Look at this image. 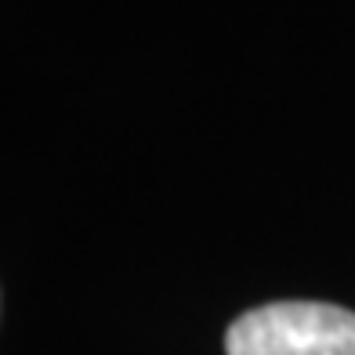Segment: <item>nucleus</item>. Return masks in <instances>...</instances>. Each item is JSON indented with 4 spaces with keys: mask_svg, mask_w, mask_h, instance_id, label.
<instances>
[{
    "mask_svg": "<svg viewBox=\"0 0 355 355\" xmlns=\"http://www.w3.org/2000/svg\"><path fill=\"white\" fill-rule=\"evenodd\" d=\"M229 355H355V312L322 301H276L239 315Z\"/></svg>",
    "mask_w": 355,
    "mask_h": 355,
    "instance_id": "nucleus-1",
    "label": "nucleus"
}]
</instances>
